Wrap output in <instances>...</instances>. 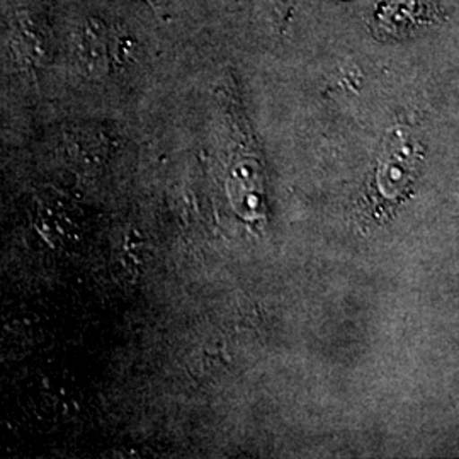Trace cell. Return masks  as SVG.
<instances>
[{
    "label": "cell",
    "mask_w": 459,
    "mask_h": 459,
    "mask_svg": "<svg viewBox=\"0 0 459 459\" xmlns=\"http://www.w3.org/2000/svg\"><path fill=\"white\" fill-rule=\"evenodd\" d=\"M11 48L19 65L34 68L43 64V41L41 36L34 31L28 17H17L16 26L11 34Z\"/></svg>",
    "instance_id": "cell-1"
},
{
    "label": "cell",
    "mask_w": 459,
    "mask_h": 459,
    "mask_svg": "<svg viewBox=\"0 0 459 459\" xmlns=\"http://www.w3.org/2000/svg\"><path fill=\"white\" fill-rule=\"evenodd\" d=\"M147 2L152 5V7H153V9H155V11H157V13H159V2H160V0H147Z\"/></svg>",
    "instance_id": "cell-2"
}]
</instances>
